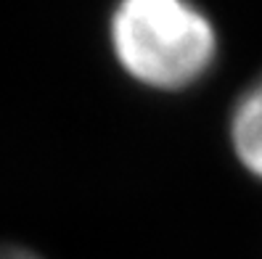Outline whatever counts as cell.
Wrapping results in <instances>:
<instances>
[{
    "label": "cell",
    "mask_w": 262,
    "mask_h": 259,
    "mask_svg": "<svg viewBox=\"0 0 262 259\" xmlns=\"http://www.w3.org/2000/svg\"><path fill=\"white\" fill-rule=\"evenodd\" d=\"M230 143L238 161L262 180V77L238 98L230 116Z\"/></svg>",
    "instance_id": "cell-2"
},
{
    "label": "cell",
    "mask_w": 262,
    "mask_h": 259,
    "mask_svg": "<svg viewBox=\"0 0 262 259\" xmlns=\"http://www.w3.org/2000/svg\"><path fill=\"white\" fill-rule=\"evenodd\" d=\"M0 259H42V256L21 246H0Z\"/></svg>",
    "instance_id": "cell-3"
},
{
    "label": "cell",
    "mask_w": 262,
    "mask_h": 259,
    "mask_svg": "<svg viewBox=\"0 0 262 259\" xmlns=\"http://www.w3.org/2000/svg\"><path fill=\"white\" fill-rule=\"evenodd\" d=\"M112 45L133 80L180 90L214 64L217 32L191 0H119L112 16Z\"/></svg>",
    "instance_id": "cell-1"
}]
</instances>
